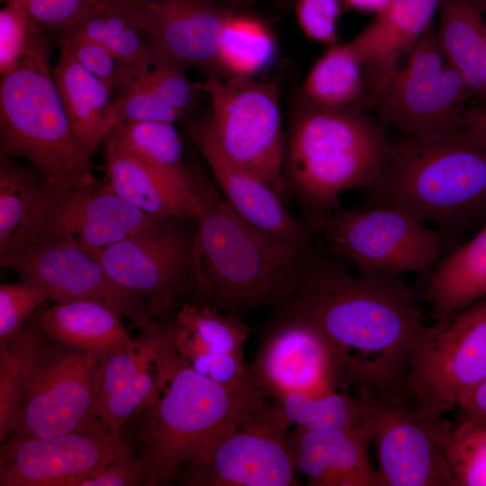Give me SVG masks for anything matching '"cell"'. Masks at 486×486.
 <instances>
[{
  "instance_id": "6da1fadb",
  "label": "cell",
  "mask_w": 486,
  "mask_h": 486,
  "mask_svg": "<svg viewBox=\"0 0 486 486\" xmlns=\"http://www.w3.org/2000/svg\"><path fill=\"white\" fill-rule=\"evenodd\" d=\"M316 328L334 349L346 387L403 399L413 342L424 325L417 292L401 274H353L312 248L298 291L273 306Z\"/></svg>"
},
{
  "instance_id": "7a4b0ae2",
  "label": "cell",
  "mask_w": 486,
  "mask_h": 486,
  "mask_svg": "<svg viewBox=\"0 0 486 486\" xmlns=\"http://www.w3.org/2000/svg\"><path fill=\"white\" fill-rule=\"evenodd\" d=\"M197 192L194 302L241 318L295 293L306 277L313 247L298 250L254 227L202 176Z\"/></svg>"
},
{
  "instance_id": "3957f363",
  "label": "cell",
  "mask_w": 486,
  "mask_h": 486,
  "mask_svg": "<svg viewBox=\"0 0 486 486\" xmlns=\"http://www.w3.org/2000/svg\"><path fill=\"white\" fill-rule=\"evenodd\" d=\"M370 206L399 209L436 224L445 237L486 223V148L464 130L431 139L392 141ZM369 206V207H370Z\"/></svg>"
},
{
  "instance_id": "277c9868",
  "label": "cell",
  "mask_w": 486,
  "mask_h": 486,
  "mask_svg": "<svg viewBox=\"0 0 486 486\" xmlns=\"http://www.w3.org/2000/svg\"><path fill=\"white\" fill-rule=\"evenodd\" d=\"M387 128L359 108L326 109L304 98L285 137L283 172L305 223L340 207L345 192L373 185L391 149Z\"/></svg>"
},
{
  "instance_id": "5b68a950",
  "label": "cell",
  "mask_w": 486,
  "mask_h": 486,
  "mask_svg": "<svg viewBox=\"0 0 486 486\" xmlns=\"http://www.w3.org/2000/svg\"><path fill=\"white\" fill-rule=\"evenodd\" d=\"M158 390L140 440L147 485H168L184 465L201 464L245 416L267 400L237 393L194 371L172 340L157 361Z\"/></svg>"
},
{
  "instance_id": "8992f818",
  "label": "cell",
  "mask_w": 486,
  "mask_h": 486,
  "mask_svg": "<svg viewBox=\"0 0 486 486\" xmlns=\"http://www.w3.org/2000/svg\"><path fill=\"white\" fill-rule=\"evenodd\" d=\"M47 38L40 32L16 68L1 76L0 155L22 158L59 188L95 183L55 84Z\"/></svg>"
},
{
  "instance_id": "52a82bcc",
  "label": "cell",
  "mask_w": 486,
  "mask_h": 486,
  "mask_svg": "<svg viewBox=\"0 0 486 486\" xmlns=\"http://www.w3.org/2000/svg\"><path fill=\"white\" fill-rule=\"evenodd\" d=\"M279 77L210 76L196 84L210 98L208 117L198 122L233 164L259 177L285 200L283 172L285 136L280 108Z\"/></svg>"
},
{
  "instance_id": "ba28073f",
  "label": "cell",
  "mask_w": 486,
  "mask_h": 486,
  "mask_svg": "<svg viewBox=\"0 0 486 486\" xmlns=\"http://www.w3.org/2000/svg\"><path fill=\"white\" fill-rule=\"evenodd\" d=\"M23 393L14 436L53 437L94 417L101 356L49 338L38 321L25 326Z\"/></svg>"
},
{
  "instance_id": "9c48e42d",
  "label": "cell",
  "mask_w": 486,
  "mask_h": 486,
  "mask_svg": "<svg viewBox=\"0 0 486 486\" xmlns=\"http://www.w3.org/2000/svg\"><path fill=\"white\" fill-rule=\"evenodd\" d=\"M371 103L377 119L402 136L437 138L461 129L472 94L430 26Z\"/></svg>"
},
{
  "instance_id": "30bf717a",
  "label": "cell",
  "mask_w": 486,
  "mask_h": 486,
  "mask_svg": "<svg viewBox=\"0 0 486 486\" xmlns=\"http://www.w3.org/2000/svg\"><path fill=\"white\" fill-rule=\"evenodd\" d=\"M486 378V297L423 325L413 342L406 392L415 407L444 415Z\"/></svg>"
},
{
  "instance_id": "8fae6325",
  "label": "cell",
  "mask_w": 486,
  "mask_h": 486,
  "mask_svg": "<svg viewBox=\"0 0 486 486\" xmlns=\"http://www.w3.org/2000/svg\"><path fill=\"white\" fill-rule=\"evenodd\" d=\"M306 224L311 231L323 233L333 256L351 263L359 273H416L428 277L446 239L440 230L387 206L361 211L340 206Z\"/></svg>"
},
{
  "instance_id": "7c38bea8",
  "label": "cell",
  "mask_w": 486,
  "mask_h": 486,
  "mask_svg": "<svg viewBox=\"0 0 486 486\" xmlns=\"http://www.w3.org/2000/svg\"><path fill=\"white\" fill-rule=\"evenodd\" d=\"M365 402L380 486H458L446 451L454 426L399 397L358 390Z\"/></svg>"
},
{
  "instance_id": "4fadbf2b",
  "label": "cell",
  "mask_w": 486,
  "mask_h": 486,
  "mask_svg": "<svg viewBox=\"0 0 486 486\" xmlns=\"http://www.w3.org/2000/svg\"><path fill=\"white\" fill-rule=\"evenodd\" d=\"M185 220L166 218L108 247L87 250L115 284L144 302L151 319L195 291V228L187 229Z\"/></svg>"
},
{
  "instance_id": "5bb4252c",
  "label": "cell",
  "mask_w": 486,
  "mask_h": 486,
  "mask_svg": "<svg viewBox=\"0 0 486 486\" xmlns=\"http://www.w3.org/2000/svg\"><path fill=\"white\" fill-rule=\"evenodd\" d=\"M291 422L267 400L245 416L199 464L176 479L193 486H295L297 471L286 436Z\"/></svg>"
},
{
  "instance_id": "9a60e30c",
  "label": "cell",
  "mask_w": 486,
  "mask_h": 486,
  "mask_svg": "<svg viewBox=\"0 0 486 486\" xmlns=\"http://www.w3.org/2000/svg\"><path fill=\"white\" fill-rule=\"evenodd\" d=\"M267 400L289 392L323 394L346 387L340 362L324 336L304 320L274 311L248 365Z\"/></svg>"
},
{
  "instance_id": "2e32d148",
  "label": "cell",
  "mask_w": 486,
  "mask_h": 486,
  "mask_svg": "<svg viewBox=\"0 0 486 486\" xmlns=\"http://www.w3.org/2000/svg\"><path fill=\"white\" fill-rule=\"evenodd\" d=\"M0 265L15 272L21 282L42 289L55 302L90 301L143 328L152 322L144 302L122 288L87 250L61 240L41 238Z\"/></svg>"
},
{
  "instance_id": "e0dca14e",
  "label": "cell",
  "mask_w": 486,
  "mask_h": 486,
  "mask_svg": "<svg viewBox=\"0 0 486 486\" xmlns=\"http://www.w3.org/2000/svg\"><path fill=\"white\" fill-rule=\"evenodd\" d=\"M98 418L48 438L13 436L2 446L1 486H72L83 475L130 453Z\"/></svg>"
},
{
  "instance_id": "ac0fdd59",
  "label": "cell",
  "mask_w": 486,
  "mask_h": 486,
  "mask_svg": "<svg viewBox=\"0 0 486 486\" xmlns=\"http://www.w3.org/2000/svg\"><path fill=\"white\" fill-rule=\"evenodd\" d=\"M43 186L47 216L42 238L83 249L108 247L166 219L130 205L108 184L59 188L43 180Z\"/></svg>"
},
{
  "instance_id": "d6986e66",
  "label": "cell",
  "mask_w": 486,
  "mask_h": 486,
  "mask_svg": "<svg viewBox=\"0 0 486 486\" xmlns=\"http://www.w3.org/2000/svg\"><path fill=\"white\" fill-rule=\"evenodd\" d=\"M147 39L184 68L221 76L218 48L230 10L214 0H130Z\"/></svg>"
},
{
  "instance_id": "ffe728a7",
  "label": "cell",
  "mask_w": 486,
  "mask_h": 486,
  "mask_svg": "<svg viewBox=\"0 0 486 486\" xmlns=\"http://www.w3.org/2000/svg\"><path fill=\"white\" fill-rule=\"evenodd\" d=\"M187 134L207 161L222 196L248 223L283 244L302 251L312 248L311 230L288 210L285 199L270 184L230 161L196 121Z\"/></svg>"
},
{
  "instance_id": "44dd1931",
  "label": "cell",
  "mask_w": 486,
  "mask_h": 486,
  "mask_svg": "<svg viewBox=\"0 0 486 486\" xmlns=\"http://www.w3.org/2000/svg\"><path fill=\"white\" fill-rule=\"evenodd\" d=\"M286 441L297 472L311 486H380L369 457L368 421L356 428L310 431L299 427Z\"/></svg>"
},
{
  "instance_id": "7402d4cb",
  "label": "cell",
  "mask_w": 486,
  "mask_h": 486,
  "mask_svg": "<svg viewBox=\"0 0 486 486\" xmlns=\"http://www.w3.org/2000/svg\"><path fill=\"white\" fill-rule=\"evenodd\" d=\"M441 0H392L349 45L365 76L367 110L408 53L430 27Z\"/></svg>"
},
{
  "instance_id": "603a6c76",
  "label": "cell",
  "mask_w": 486,
  "mask_h": 486,
  "mask_svg": "<svg viewBox=\"0 0 486 486\" xmlns=\"http://www.w3.org/2000/svg\"><path fill=\"white\" fill-rule=\"evenodd\" d=\"M108 184L124 202L162 218L195 219L201 202L197 190L187 188L148 166L111 136L103 141Z\"/></svg>"
},
{
  "instance_id": "cb8c5ba5",
  "label": "cell",
  "mask_w": 486,
  "mask_h": 486,
  "mask_svg": "<svg viewBox=\"0 0 486 486\" xmlns=\"http://www.w3.org/2000/svg\"><path fill=\"white\" fill-rule=\"evenodd\" d=\"M169 330L179 356L206 377L234 356H243L249 332L240 317L194 302L180 307Z\"/></svg>"
},
{
  "instance_id": "d4e9b609",
  "label": "cell",
  "mask_w": 486,
  "mask_h": 486,
  "mask_svg": "<svg viewBox=\"0 0 486 486\" xmlns=\"http://www.w3.org/2000/svg\"><path fill=\"white\" fill-rule=\"evenodd\" d=\"M59 47L53 78L74 134L91 158L118 122L111 92L78 63L65 42L59 41Z\"/></svg>"
},
{
  "instance_id": "484cf974",
  "label": "cell",
  "mask_w": 486,
  "mask_h": 486,
  "mask_svg": "<svg viewBox=\"0 0 486 486\" xmlns=\"http://www.w3.org/2000/svg\"><path fill=\"white\" fill-rule=\"evenodd\" d=\"M46 216L43 178L0 155V258L41 239Z\"/></svg>"
},
{
  "instance_id": "4316f807",
  "label": "cell",
  "mask_w": 486,
  "mask_h": 486,
  "mask_svg": "<svg viewBox=\"0 0 486 486\" xmlns=\"http://www.w3.org/2000/svg\"><path fill=\"white\" fill-rule=\"evenodd\" d=\"M438 43L477 104H486V23L471 0H441Z\"/></svg>"
},
{
  "instance_id": "83f0119b",
  "label": "cell",
  "mask_w": 486,
  "mask_h": 486,
  "mask_svg": "<svg viewBox=\"0 0 486 486\" xmlns=\"http://www.w3.org/2000/svg\"><path fill=\"white\" fill-rule=\"evenodd\" d=\"M427 278L424 297L432 307L435 321L486 297V223L470 240L437 262Z\"/></svg>"
},
{
  "instance_id": "f1b7e54d",
  "label": "cell",
  "mask_w": 486,
  "mask_h": 486,
  "mask_svg": "<svg viewBox=\"0 0 486 486\" xmlns=\"http://www.w3.org/2000/svg\"><path fill=\"white\" fill-rule=\"evenodd\" d=\"M37 321L49 338L100 356L138 346L137 339L123 328L120 316L94 302H56L43 310Z\"/></svg>"
},
{
  "instance_id": "f546056e",
  "label": "cell",
  "mask_w": 486,
  "mask_h": 486,
  "mask_svg": "<svg viewBox=\"0 0 486 486\" xmlns=\"http://www.w3.org/2000/svg\"><path fill=\"white\" fill-rule=\"evenodd\" d=\"M303 97L326 109L367 110L363 67L349 43H334L317 59L303 83Z\"/></svg>"
},
{
  "instance_id": "4dcf8cb0",
  "label": "cell",
  "mask_w": 486,
  "mask_h": 486,
  "mask_svg": "<svg viewBox=\"0 0 486 486\" xmlns=\"http://www.w3.org/2000/svg\"><path fill=\"white\" fill-rule=\"evenodd\" d=\"M121 147L163 175L197 190L199 175L183 162V143L174 123L120 122L108 134Z\"/></svg>"
},
{
  "instance_id": "1f68e13d",
  "label": "cell",
  "mask_w": 486,
  "mask_h": 486,
  "mask_svg": "<svg viewBox=\"0 0 486 486\" xmlns=\"http://www.w3.org/2000/svg\"><path fill=\"white\" fill-rule=\"evenodd\" d=\"M275 39L260 21L229 14L219 39L218 60L226 77H254L273 60Z\"/></svg>"
},
{
  "instance_id": "d6a6232c",
  "label": "cell",
  "mask_w": 486,
  "mask_h": 486,
  "mask_svg": "<svg viewBox=\"0 0 486 486\" xmlns=\"http://www.w3.org/2000/svg\"><path fill=\"white\" fill-rule=\"evenodd\" d=\"M274 401L292 425L310 431L356 428L366 419L363 398L338 390L323 394L289 392Z\"/></svg>"
},
{
  "instance_id": "836d02e7",
  "label": "cell",
  "mask_w": 486,
  "mask_h": 486,
  "mask_svg": "<svg viewBox=\"0 0 486 486\" xmlns=\"http://www.w3.org/2000/svg\"><path fill=\"white\" fill-rule=\"evenodd\" d=\"M26 350L25 325L13 338L0 341V441L18 424L23 393Z\"/></svg>"
},
{
  "instance_id": "e575fe53",
  "label": "cell",
  "mask_w": 486,
  "mask_h": 486,
  "mask_svg": "<svg viewBox=\"0 0 486 486\" xmlns=\"http://www.w3.org/2000/svg\"><path fill=\"white\" fill-rule=\"evenodd\" d=\"M157 361L142 367L110 395L96 412L95 417L115 436H121L123 424L140 410H147L154 400L158 390Z\"/></svg>"
},
{
  "instance_id": "d590c367",
  "label": "cell",
  "mask_w": 486,
  "mask_h": 486,
  "mask_svg": "<svg viewBox=\"0 0 486 486\" xmlns=\"http://www.w3.org/2000/svg\"><path fill=\"white\" fill-rule=\"evenodd\" d=\"M446 456L458 486L486 485V427L458 421Z\"/></svg>"
},
{
  "instance_id": "8d00e7d4",
  "label": "cell",
  "mask_w": 486,
  "mask_h": 486,
  "mask_svg": "<svg viewBox=\"0 0 486 486\" xmlns=\"http://www.w3.org/2000/svg\"><path fill=\"white\" fill-rule=\"evenodd\" d=\"M150 43L154 48L153 62L136 79L184 116L191 109L196 92L200 90L186 77V68Z\"/></svg>"
},
{
  "instance_id": "74e56055",
  "label": "cell",
  "mask_w": 486,
  "mask_h": 486,
  "mask_svg": "<svg viewBox=\"0 0 486 486\" xmlns=\"http://www.w3.org/2000/svg\"><path fill=\"white\" fill-rule=\"evenodd\" d=\"M42 32L17 0L5 3L0 11V74L14 71Z\"/></svg>"
},
{
  "instance_id": "f35d334b",
  "label": "cell",
  "mask_w": 486,
  "mask_h": 486,
  "mask_svg": "<svg viewBox=\"0 0 486 486\" xmlns=\"http://www.w3.org/2000/svg\"><path fill=\"white\" fill-rule=\"evenodd\" d=\"M10 1V0H9ZM42 32L54 31L59 35L75 30L105 4L104 0H17Z\"/></svg>"
},
{
  "instance_id": "ab89813d",
  "label": "cell",
  "mask_w": 486,
  "mask_h": 486,
  "mask_svg": "<svg viewBox=\"0 0 486 486\" xmlns=\"http://www.w3.org/2000/svg\"><path fill=\"white\" fill-rule=\"evenodd\" d=\"M120 122H166L174 123L183 115L151 90L134 79L119 90L112 101ZM117 122V123H118Z\"/></svg>"
},
{
  "instance_id": "60d3db41",
  "label": "cell",
  "mask_w": 486,
  "mask_h": 486,
  "mask_svg": "<svg viewBox=\"0 0 486 486\" xmlns=\"http://www.w3.org/2000/svg\"><path fill=\"white\" fill-rule=\"evenodd\" d=\"M49 297L40 288L21 282L0 285V341L15 336Z\"/></svg>"
},
{
  "instance_id": "b9f144b4",
  "label": "cell",
  "mask_w": 486,
  "mask_h": 486,
  "mask_svg": "<svg viewBox=\"0 0 486 486\" xmlns=\"http://www.w3.org/2000/svg\"><path fill=\"white\" fill-rule=\"evenodd\" d=\"M58 40L65 42L78 63L100 79L110 92L128 84L119 62L104 45L74 33L59 35Z\"/></svg>"
},
{
  "instance_id": "7bdbcfd3",
  "label": "cell",
  "mask_w": 486,
  "mask_h": 486,
  "mask_svg": "<svg viewBox=\"0 0 486 486\" xmlns=\"http://www.w3.org/2000/svg\"><path fill=\"white\" fill-rule=\"evenodd\" d=\"M340 0H295V14L303 34L328 45L337 42Z\"/></svg>"
},
{
  "instance_id": "ee69618b",
  "label": "cell",
  "mask_w": 486,
  "mask_h": 486,
  "mask_svg": "<svg viewBox=\"0 0 486 486\" xmlns=\"http://www.w3.org/2000/svg\"><path fill=\"white\" fill-rule=\"evenodd\" d=\"M147 482L148 471L143 459L133 458L130 452L83 475L72 486H136L147 484Z\"/></svg>"
},
{
  "instance_id": "f6af8a7d",
  "label": "cell",
  "mask_w": 486,
  "mask_h": 486,
  "mask_svg": "<svg viewBox=\"0 0 486 486\" xmlns=\"http://www.w3.org/2000/svg\"><path fill=\"white\" fill-rule=\"evenodd\" d=\"M458 421L486 427V378L458 406Z\"/></svg>"
},
{
  "instance_id": "bcb514c9",
  "label": "cell",
  "mask_w": 486,
  "mask_h": 486,
  "mask_svg": "<svg viewBox=\"0 0 486 486\" xmlns=\"http://www.w3.org/2000/svg\"><path fill=\"white\" fill-rule=\"evenodd\" d=\"M461 129L486 148V104H476L464 112Z\"/></svg>"
},
{
  "instance_id": "7dc6e473",
  "label": "cell",
  "mask_w": 486,
  "mask_h": 486,
  "mask_svg": "<svg viewBox=\"0 0 486 486\" xmlns=\"http://www.w3.org/2000/svg\"><path fill=\"white\" fill-rule=\"evenodd\" d=\"M346 7L365 12L379 14L392 0H340Z\"/></svg>"
},
{
  "instance_id": "c3c4849f",
  "label": "cell",
  "mask_w": 486,
  "mask_h": 486,
  "mask_svg": "<svg viewBox=\"0 0 486 486\" xmlns=\"http://www.w3.org/2000/svg\"><path fill=\"white\" fill-rule=\"evenodd\" d=\"M482 13H486V0H471Z\"/></svg>"
},
{
  "instance_id": "681fc988",
  "label": "cell",
  "mask_w": 486,
  "mask_h": 486,
  "mask_svg": "<svg viewBox=\"0 0 486 486\" xmlns=\"http://www.w3.org/2000/svg\"><path fill=\"white\" fill-rule=\"evenodd\" d=\"M228 1L233 4H242L245 2H249L250 0H228Z\"/></svg>"
},
{
  "instance_id": "f907efd6",
  "label": "cell",
  "mask_w": 486,
  "mask_h": 486,
  "mask_svg": "<svg viewBox=\"0 0 486 486\" xmlns=\"http://www.w3.org/2000/svg\"><path fill=\"white\" fill-rule=\"evenodd\" d=\"M104 4L107 5V4H111V3L120 1V0H104Z\"/></svg>"
},
{
  "instance_id": "816d5d0a",
  "label": "cell",
  "mask_w": 486,
  "mask_h": 486,
  "mask_svg": "<svg viewBox=\"0 0 486 486\" xmlns=\"http://www.w3.org/2000/svg\"><path fill=\"white\" fill-rule=\"evenodd\" d=\"M1 1L6 3V2H8L9 0H1Z\"/></svg>"
},
{
  "instance_id": "f5cc1de1",
  "label": "cell",
  "mask_w": 486,
  "mask_h": 486,
  "mask_svg": "<svg viewBox=\"0 0 486 486\" xmlns=\"http://www.w3.org/2000/svg\"><path fill=\"white\" fill-rule=\"evenodd\" d=\"M274 1H283V0H274Z\"/></svg>"
}]
</instances>
